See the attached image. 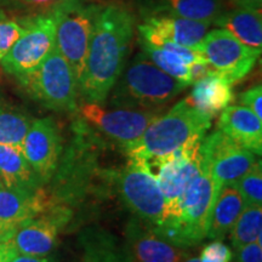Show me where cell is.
Wrapping results in <instances>:
<instances>
[{
    "mask_svg": "<svg viewBox=\"0 0 262 262\" xmlns=\"http://www.w3.org/2000/svg\"><path fill=\"white\" fill-rule=\"evenodd\" d=\"M135 19L120 5L98 6L78 89L84 102L103 104L125 68Z\"/></svg>",
    "mask_w": 262,
    "mask_h": 262,
    "instance_id": "obj_1",
    "label": "cell"
},
{
    "mask_svg": "<svg viewBox=\"0 0 262 262\" xmlns=\"http://www.w3.org/2000/svg\"><path fill=\"white\" fill-rule=\"evenodd\" d=\"M211 119L185 98L153 120L140 140L124 153L141 159L152 171L162 160L204 139Z\"/></svg>",
    "mask_w": 262,
    "mask_h": 262,
    "instance_id": "obj_2",
    "label": "cell"
},
{
    "mask_svg": "<svg viewBox=\"0 0 262 262\" xmlns=\"http://www.w3.org/2000/svg\"><path fill=\"white\" fill-rule=\"evenodd\" d=\"M123 72L112 89L116 107L160 111L188 86L159 70L143 52H139Z\"/></svg>",
    "mask_w": 262,
    "mask_h": 262,
    "instance_id": "obj_3",
    "label": "cell"
},
{
    "mask_svg": "<svg viewBox=\"0 0 262 262\" xmlns=\"http://www.w3.org/2000/svg\"><path fill=\"white\" fill-rule=\"evenodd\" d=\"M219 189L203 159L202 171L186 189L175 220L164 227L153 228L170 243L182 249L202 243L206 238L209 217Z\"/></svg>",
    "mask_w": 262,
    "mask_h": 262,
    "instance_id": "obj_4",
    "label": "cell"
},
{
    "mask_svg": "<svg viewBox=\"0 0 262 262\" xmlns=\"http://www.w3.org/2000/svg\"><path fill=\"white\" fill-rule=\"evenodd\" d=\"M33 101L60 113H75L79 90L74 72L56 47L34 70L16 77Z\"/></svg>",
    "mask_w": 262,
    "mask_h": 262,
    "instance_id": "obj_5",
    "label": "cell"
},
{
    "mask_svg": "<svg viewBox=\"0 0 262 262\" xmlns=\"http://www.w3.org/2000/svg\"><path fill=\"white\" fill-rule=\"evenodd\" d=\"M97 8L86 0H56L50 10L55 19V47L70 63L78 84Z\"/></svg>",
    "mask_w": 262,
    "mask_h": 262,
    "instance_id": "obj_6",
    "label": "cell"
},
{
    "mask_svg": "<svg viewBox=\"0 0 262 262\" xmlns=\"http://www.w3.org/2000/svg\"><path fill=\"white\" fill-rule=\"evenodd\" d=\"M111 183L135 217L153 227L162 224L165 201L156 176L142 160L127 157L122 169L111 170Z\"/></svg>",
    "mask_w": 262,
    "mask_h": 262,
    "instance_id": "obj_7",
    "label": "cell"
},
{
    "mask_svg": "<svg viewBox=\"0 0 262 262\" xmlns=\"http://www.w3.org/2000/svg\"><path fill=\"white\" fill-rule=\"evenodd\" d=\"M162 111L139 108H104L103 104L84 102L80 119L98 139L111 141L124 150L140 140L147 127Z\"/></svg>",
    "mask_w": 262,
    "mask_h": 262,
    "instance_id": "obj_8",
    "label": "cell"
},
{
    "mask_svg": "<svg viewBox=\"0 0 262 262\" xmlns=\"http://www.w3.org/2000/svg\"><path fill=\"white\" fill-rule=\"evenodd\" d=\"M202 141L173 153L157 164L150 171L156 176L165 201L162 224L156 228L164 227L175 220L179 214L180 202L186 189L201 173L203 168V157L201 153Z\"/></svg>",
    "mask_w": 262,
    "mask_h": 262,
    "instance_id": "obj_9",
    "label": "cell"
},
{
    "mask_svg": "<svg viewBox=\"0 0 262 262\" xmlns=\"http://www.w3.org/2000/svg\"><path fill=\"white\" fill-rule=\"evenodd\" d=\"M24 33L0 61L12 77L28 73L48 56L55 47V19L50 11L24 22Z\"/></svg>",
    "mask_w": 262,
    "mask_h": 262,
    "instance_id": "obj_10",
    "label": "cell"
},
{
    "mask_svg": "<svg viewBox=\"0 0 262 262\" xmlns=\"http://www.w3.org/2000/svg\"><path fill=\"white\" fill-rule=\"evenodd\" d=\"M194 49L212 72L224 75L232 84L243 79L260 56L222 28L206 33Z\"/></svg>",
    "mask_w": 262,
    "mask_h": 262,
    "instance_id": "obj_11",
    "label": "cell"
},
{
    "mask_svg": "<svg viewBox=\"0 0 262 262\" xmlns=\"http://www.w3.org/2000/svg\"><path fill=\"white\" fill-rule=\"evenodd\" d=\"M73 211L63 205L52 204L47 210L21 225L10 238L17 254L27 256H50L56 249L58 235L70 224Z\"/></svg>",
    "mask_w": 262,
    "mask_h": 262,
    "instance_id": "obj_12",
    "label": "cell"
},
{
    "mask_svg": "<svg viewBox=\"0 0 262 262\" xmlns=\"http://www.w3.org/2000/svg\"><path fill=\"white\" fill-rule=\"evenodd\" d=\"M201 153L219 188L228 183H237L257 162L256 155L238 145L221 130L203 139Z\"/></svg>",
    "mask_w": 262,
    "mask_h": 262,
    "instance_id": "obj_13",
    "label": "cell"
},
{
    "mask_svg": "<svg viewBox=\"0 0 262 262\" xmlns=\"http://www.w3.org/2000/svg\"><path fill=\"white\" fill-rule=\"evenodd\" d=\"M22 152L42 186L50 183L63 152L62 135L56 122L50 117L32 120Z\"/></svg>",
    "mask_w": 262,
    "mask_h": 262,
    "instance_id": "obj_14",
    "label": "cell"
},
{
    "mask_svg": "<svg viewBox=\"0 0 262 262\" xmlns=\"http://www.w3.org/2000/svg\"><path fill=\"white\" fill-rule=\"evenodd\" d=\"M124 244L133 262H182L188 257L186 249L170 243L135 216L126 225Z\"/></svg>",
    "mask_w": 262,
    "mask_h": 262,
    "instance_id": "obj_15",
    "label": "cell"
},
{
    "mask_svg": "<svg viewBox=\"0 0 262 262\" xmlns=\"http://www.w3.org/2000/svg\"><path fill=\"white\" fill-rule=\"evenodd\" d=\"M54 204L44 187L35 192L0 186V243L9 241L29 219Z\"/></svg>",
    "mask_w": 262,
    "mask_h": 262,
    "instance_id": "obj_16",
    "label": "cell"
},
{
    "mask_svg": "<svg viewBox=\"0 0 262 262\" xmlns=\"http://www.w3.org/2000/svg\"><path fill=\"white\" fill-rule=\"evenodd\" d=\"M219 130L238 145L260 157L262 153V119L244 106H228L221 112Z\"/></svg>",
    "mask_w": 262,
    "mask_h": 262,
    "instance_id": "obj_17",
    "label": "cell"
},
{
    "mask_svg": "<svg viewBox=\"0 0 262 262\" xmlns=\"http://www.w3.org/2000/svg\"><path fill=\"white\" fill-rule=\"evenodd\" d=\"M192 93L186 98L199 112L214 118L233 101V84L224 75L210 72L194 81Z\"/></svg>",
    "mask_w": 262,
    "mask_h": 262,
    "instance_id": "obj_18",
    "label": "cell"
},
{
    "mask_svg": "<svg viewBox=\"0 0 262 262\" xmlns=\"http://www.w3.org/2000/svg\"><path fill=\"white\" fill-rule=\"evenodd\" d=\"M143 24L152 27L162 37L182 47L192 49L204 39L210 28V24L180 17L164 10L147 16Z\"/></svg>",
    "mask_w": 262,
    "mask_h": 262,
    "instance_id": "obj_19",
    "label": "cell"
},
{
    "mask_svg": "<svg viewBox=\"0 0 262 262\" xmlns=\"http://www.w3.org/2000/svg\"><path fill=\"white\" fill-rule=\"evenodd\" d=\"M243 209V198L235 183H228L220 187L211 208L206 238L214 241L224 239L231 232Z\"/></svg>",
    "mask_w": 262,
    "mask_h": 262,
    "instance_id": "obj_20",
    "label": "cell"
},
{
    "mask_svg": "<svg viewBox=\"0 0 262 262\" xmlns=\"http://www.w3.org/2000/svg\"><path fill=\"white\" fill-rule=\"evenodd\" d=\"M219 28L231 33L234 38L243 42L251 50L261 55L262 50V17L261 9L237 8L224 11L215 19Z\"/></svg>",
    "mask_w": 262,
    "mask_h": 262,
    "instance_id": "obj_21",
    "label": "cell"
},
{
    "mask_svg": "<svg viewBox=\"0 0 262 262\" xmlns=\"http://www.w3.org/2000/svg\"><path fill=\"white\" fill-rule=\"evenodd\" d=\"M0 180L6 187L19 191L35 192L44 187L22 149L3 143H0Z\"/></svg>",
    "mask_w": 262,
    "mask_h": 262,
    "instance_id": "obj_22",
    "label": "cell"
},
{
    "mask_svg": "<svg viewBox=\"0 0 262 262\" xmlns=\"http://www.w3.org/2000/svg\"><path fill=\"white\" fill-rule=\"evenodd\" d=\"M79 262H133L125 244L103 229H85L79 238Z\"/></svg>",
    "mask_w": 262,
    "mask_h": 262,
    "instance_id": "obj_23",
    "label": "cell"
},
{
    "mask_svg": "<svg viewBox=\"0 0 262 262\" xmlns=\"http://www.w3.org/2000/svg\"><path fill=\"white\" fill-rule=\"evenodd\" d=\"M32 119L25 111L0 98V143L22 149Z\"/></svg>",
    "mask_w": 262,
    "mask_h": 262,
    "instance_id": "obj_24",
    "label": "cell"
},
{
    "mask_svg": "<svg viewBox=\"0 0 262 262\" xmlns=\"http://www.w3.org/2000/svg\"><path fill=\"white\" fill-rule=\"evenodd\" d=\"M163 10L180 17L211 25L224 12V3L222 0H164Z\"/></svg>",
    "mask_w": 262,
    "mask_h": 262,
    "instance_id": "obj_25",
    "label": "cell"
},
{
    "mask_svg": "<svg viewBox=\"0 0 262 262\" xmlns=\"http://www.w3.org/2000/svg\"><path fill=\"white\" fill-rule=\"evenodd\" d=\"M262 206L247 205L232 227L231 243L233 250L250 243L261 244Z\"/></svg>",
    "mask_w": 262,
    "mask_h": 262,
    "instance_id": "obj_26",
    "label": "cell"
},
{
    "mask_svg": "<svg viewBox=\"0 0 262 262\" xmlns=\"http://www.w3.org/2000/svg\"><path fill=\"white\" fill-rule=\"evenodd\" d=\"M140 47L142 49V52L155 63L159 70L165 72L166 74L171 75L172 78L178 79L186 85L192 84L191 70L189 64L185 62V60L178 54L171 51L163 50V49L156 48L153 45L147 44V42L139 40Z\"/></svg>",
    "mask_w": 262,
    "mask_h": 262,
    "instance_id": "obj_27",
    "label": "cell"
},
{
    "mask_svg": "<svg viewBox=\"0 0 262 262\" xmlns=\"http://www.w3.org/2000/svg\"><path fill=\"white\" fill-rule=\"evenodd\" d=\"M237 186L243 198L244 206L262 205V165L261 159L254 164L253 168L238 180Z\"/></svg>",
    "mask_w": 262,
    "mask_h": 262,
    "instance_id": "obj_28",
    "label": "cell"
},
{
    "mask_svg": "<svg viewBox=\"0 0 262 262\" xmlns=\"http://www.w3.org/2000/svg\"><path fill=\"white\" fill-rule=\"evenodd\" d=\"M24 33V26L16 21H0V61Z\"/></svg>",
    "mask_w": 262,
    "mask_h": 262,
    "instance_id": "obj_29",
    "label": "cell"
},
{
    "mask_svg": "<svg viewBox=\"0 0 262 262\" xmlns=\"http://www.w3.org/2000/svg\"><path fill=\"white\" fill-rule=\"evenodd\" d=\"M232 250L221 241H214L203 248L199 262H231Z\"/></svg>",
    "mask_w": 262,
    "mask_h": 262,
    "instance_id": "obj_30",
    "label": "cell"
},
{
    "mask_svg": "<svg viewBox=\"0 0 262 262\" xmlns=\"http://www.w3.org/2000/svg\"><path fill=\"white\" fill-rule=\"evenodd\" d=\"M239 101L242 106L249 108L254 114L262 119V88L261 85H255L250 89L245 90L239 95Z\"/></svg>",
    "mask_w": 262,
    "mask_h": 262,
    "instance_id": "obj_31",
    "label": "cell"
},
{
    "mask_svg": "<svg viewBox=\"0 0 262 262\" xmlns=\"http://www.w3.org/2000/svg\"><path fill=\"white\" fill-rule=\"evenodd\" d=\"M231 262H262V245L250 243L235 249Z\"/></svg>",
    "mask_w": 262,
    "mask_h": 262,
    "instance_id": "obj_32",
    "label": "cell"
},
{
    "mask_svg": "<svg viewBox=\"0 0 262 262\" xmlns=\"http://www.w3.org/2000/svg\"><path fill=\"white\" fill-rule=\"evenodd\" d=\"M15 255H17V251L10 242V239L0 243V262H10Z\"/></svg>",
    "mask_w": 262,
    "mask_h": 262,
    "instance_id": "obj_33",
    "label": "cell"
},
{
    "mask_svg": "<svg viewBox=\"0 0 262 262\" xmlns=\"http://www.w3.org/2000/svg\"><path fill=\"white\" fill-rule=\"evenodd\" d=\"M10 262H55L51 256L45 257H35V256H27V255L17 254L11 258Z\"/></svg>",
    "mask_w": 262,
    "mask_h": 262,
    "instance_id": "obj_34",
    "label": "cell"
},
{
    "mask_svg": "<svg viewBox=\"0 0 262 262\" xmlns=\"http://www.w3.org/2000/svg\"><path fill=\"white\" fill-rule=\"evenodd\" d=\"M235 3L239 8H245V9H254V10H260L262 0H232Z\"/></svg>",
    "mask_w": 262,
    "mask_h": 262,
    "instance_id": "obj_35",
    "label": "cell"
},
{
    "mask_svg": "<svg viewBox=\"0 0 262 262\" xmlns=\"http://www.w3.org/2000/svg\"><path fill=\"white\" fill-rule=\"evenodd\" d=\"M16 2L25 3V4H33V5H41L47 4V3L56 2V0H16Z\"/></svg>",
    "mask_w": 262,
    "mask_h": 262,
    "instance_id": "obj_36",
    "label": "cell"
},
{
    "mask_svg": "<svg viewBox=\"0 0 262 262\" xmlns=\"http://www.w3.org/2000/svg\"><path fill=\"white\" fill-rule=\"evenodd\" d=\"M182 262H199V258L198 257H187V258H185V260H183Z\"/></svg>",
    "mask_w": 262,
    "mask_h": 262,
    "instance_id": "obj_37",
    "label": "cell"
},
{
    "mask_svg": "<svg viewBox=\"0 0 262 262\" xmlns=\"http://www.w3.org/2000/svg\"><path fill=\"white\" fill-rule=\"evenodd\" d=\"M6 18V16H5V14L3 11H0V21H3V19H5Z\"/></svg>",
    "mask_w": 262,
    "mask_h": 262,
    "instance_id": "obj_38",
    "label": "cell"
},
{
    "mask_svg": "<svg viewBox=\"0 0 262 262\" xmlns=\"http://www.w3.org/2000/svg\"><path fill=\"white\" fill-rule=\"evenodd\" d=\"M2 185H4V183H3V182H2V180H0V186H2Z\"/></svg>",
    "mask_w": 262,
    "mask_h": 262,
    "instance_id": "obj_39",
    "label": "cell"
}]
</instances>
